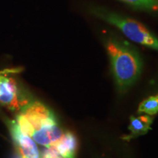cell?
<instances>
[{
	"mask_svg": "<svg viewBox=\"0 0 158 158\" xmlns=\"http://www.w3.org/2000/svg\"><path fill=\"white\" fill-rule=\"evenodd\" d=\"M8 127L20 158H41L35 141L22 133L16 121H9Z\"/></svg>",
	"mask_w": 158,
	"mask_h": 158,
	"instance_id": "4",
	"label": "cell"
},
{
	"mask_svg": "<svg viewBox=\"0 0 158 158\" xmlns=\"http://www.w3.org/2000/svg\"><path fill=\"white\" fill-rule=\"evenodd\" d=\"M17 72L18 70L6 74L0 85V102L11 110H19L28 104V102L23 101L20 98L16 81L13 78L7 77L8 74Z\"/></svg>",
	"mask_w": 158,
	"mask_h": 158,
	"instance_id": "5",
	"label": "cell"
},
{
	"mask_svg": "<svg viewBox=\"0 0 158 158\" xmlns=\"http://www.w3.org/2000/svg\"><path fill=\"white\" fill-rule=\"evenodd\" d=\"M153 122V118L149 116H141L138 117L131 116L129 130L130 134L129 138L143 135L151 129L150 126Z\"/></svg>",
	"mask_w": 158,
	"mask_h": 158,
	"instance_id": "8",
	"label": "cell"
},
{
	"mask_svg": "<svg viewBox=\"0 0 158 158\" xmlns=\"http://www.w3.org/2000/svg\"><path fill=\"white\" fill-rule=\"evenodd\" d=\"M21 114L24 116L30 123L33 128V133L43 128L57 124L52 112L44 105L37 101L32 102L25 106L23 108Z\"/></svg>",
	"mask_w": 158,
	"mask_h": 158,
	"instance_id": "3",
	"label": "cell"
},
{
	"mask_svg": "<svg viewBox=\"0 0 158 158\" xmlns=\"http://www.w3.org/2000/svg\"><path fill=\"white\" fill-rule=\"evenodd\" d=\"M91 13L115 26L131 40L158 51V38L141 23L100 7H94Z\"/></svg>",
	"mask_w": 158,
	"mask_h": 158,
	"instance_id": "2",
	"label": "cell"
},
{
	"mask_svg": "<svg viewBox=\"0 0 158 158\" xmlns=\"http://www.w3.org/2000/svg\"><path fill=\"white\" fill-rule=\"evenodd\" d=\"M106 47L118 87H130L141 74V58L133 49L114 39L108 40Z\"/></svg>",
	"mask_w": 158,
	"mask_h": 158,
	"instance_id": "1",
	"label": "cell"
},
{
	"mask_svg": "<svg viewBox=\"0 0 158 158\" xmlns=\"http://www.w3.org/2000/svg\"><path fill=\"white\" fill-rule=\"evenodd\" d=\"M138 113L154 115L158 113V95L151 96L141 102L138 109Z\"/></svg>",
	"mask_w": 158,
	"mask_h": 158,
	"instance_id": "9",
	"label": "cell"
},
{
	"mask_svg": "<svg viewBox=\"0 0 158 158\" xmlns=\"http://www.w3.org/2000/svg\"><path fill=\"white\" fill-rule=\"evenodd\" d=\"M62 130L57 124L43 128V129L35 131L31 138L37 143L48 148L57 143L63 135Z\"/></svg>",
	"mask_w": 158,
	"mask_h": 158,
	"instance_id": "6",
	"label": "cell"
},
{
	"mask_svg": "<svg viewBox=\"0 0 158 158\" xmlns=\"http://www.w3.org/2000/svg\"><path fill=\"white\" fill-rule=\"evenodd\" d=\"M137 9L158 11V0H120Z\"/></svg>",
	"mask_w": 158,
	"mask_h": 158,
	"instance_id": "10",
	"label": "cell"
},
{
	"mask_svg": "<svg viewBox=\"0 0 158 158\" xmlns=\"http://www.w3.org/2000/svg\"><path fill=\"white\" fill-rule=\"evenodd\" d=\"M15 70H7V69H6V70L0 71V85H1V82H2V80L3 77L5 76L6 74L8 73L13 72V71Z\"/></svg>",
	"mask_w": 158,
	"mask_h": 158,
	"instance_id": "11",
	"label": "cell"
},
{
	"mask_svg": "<svg viewBox=\"0 0 158 158\" xmlns=\"http://www.w3.org/2000/svg\"><path fill=\"white\" fill-rule=\"evenodd\" d=\"M51 147H54L63 158H75L78 142L73 133L67 132L63 134L57 143Z\"/></svg>",
	"mask_w": 158,
	"mask_h": 158,
	"instance_id": "7",
	"label": "cell"
}]
</instances>
